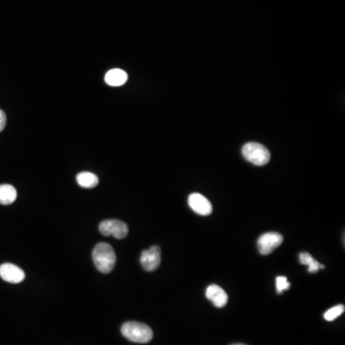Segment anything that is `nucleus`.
I'll return each instance as SVG.
<instances>
[{
  "mask_svg": "<svg viewBox=\"0 0 345 345\" xmlns=\"http://www.w3.org/2000/svg\"><path fill=\"white\" fill-rule=\"evenodd\" d=\"M233 345H244V344H233Z\"/></svg>",
  "mask_w": 345,
  "mask_h": 345,
  "instance_id": "obj_17",
  "label": "nucleus"
},
{
  "mask_svg": "<svg viewBox=\"0 0 345 345\" xmlns=\"http://www.w3.org/2000/svg\"><path fill=\"white\" fill-rule=\"evenodd\" d=\"M345 308L343 305H337L329 309L325 314H324V318L327 322H333L336 318H337L339 315L344 313Z\"/></svg>",
  "mask_w": 345,
  "mask_h": 345,
  "instance_id": "obj_14",
  "label": "nucleus"
},
{
  "mask_svg": "<svg viewBox=\"0 0 345 345\" xmlns=\"http://www.w3.org/2000/svg\"><path fill=\"white\" fill-rule=\"evenodd\" d=\"M128 80V74L125 71L119 68H114L109 71L106 76L105 81L108 85L111 86H123Z\"/></svg>",
  "mask_w": 345,
  "mask_h": 345,
  "instance_id": "obj_10",
  "label": "nucleus"
},
{
  "mask_svg": "<svg viewBox=\"0 0 345 345\" xmlns=\"http://www.w3.org/2000/svg\"><path fill=\"white\" fill-rule=\"evenodd\" d=\"M205 294H206L207 299L210 300L217 308H223L228 303V293L218 285H215V284L210 285L206 289Z\"/></svg>",
  "mask_w": 345,
  "mask_h": 345,
  "instance_id": "obj_9",
  "label": "nucleus"
},
{
  "mask_svg": "<svg viewBox=\"0 0 345 345\" xmlns=\"http://www.w3.org/2000/svg\"><path fill=\"white\" fill-rule=\"evenodd\" d=\"M92 258L95 266L103 274H110L116 264V254L110 243H98L93 250Z\"/></svg>",
  "mask_w": 345,
  "mask_h": 345,
  "instance_id": "obj_1",
  "label": "nucleus"
},
{
  "mask_svg": "<svg viewBox=\"0 0 345 345\" xmlns=\"http://www.w3.org/2000/svg\"><path fill=\"white\" fill-rule=\"evenodd\" d=\"M122 335L129 340L136 343H147L153 338V330L140 322H126L121 328Z\"/></svg>",
  "mask_w": 345,
  "mask_h": 345,
  "instance_id": "obj_2",
  "label": "nucleus"
},
{
  "mask_svg": "<svg viewBox=\"0 0 345 345\" xmlns=\"http://www.w3.org/2000/svg\"><path fill=\"white\" fill-rule=\"evenodd\" d=\"M188 204L193 211L202 216H208L213 211L211 203L199 193H194L189 196Z\"/></svg>",
  "mask_w": 345,
  "mask_h": 345,
  "instance_id": "obj_7",
  "label": "nucleus"
},
{
  "mask_svg": "<svg viewBox=\"0 0 345 345\" xmlns=\"http://www.w3.org/2000/svg\"><path fill=\"white\" fill-rule=\"evenodd\" d=\"M243 156L249 162L256 166H264L270 159L269 151L262 144L256 142L247 143L242 150Z\"/></svg>",
  "mask_w": 345,
  "mask_h": 345,
  "instance_id": "obj_3",
  "label": "nucleus"
},
{
  "mask_svg": "<svg viewBox=\"0 0 345 345\" xmlns=\"http://www.w3.org/2000/svg\"><path fill=\"white\" fill-rule=\"evenodd\" d=\"M299 262L302 265L308 266V270L311 274L316 273L319 268H325L323 265H321L308 252H301L299 254Z\"/></svg>",
  "mask_w": 345,
  "mask_h": 345,
  "instance_id": "obj_13",
  "label": "nucleus"
},
{
  "mask_svg": "<svg viewBox=\"0 0 345 345\" xmlns=\"http://www.w3.org/2000/svg\"><path fill=\"white\" fill-rule=\"evenodd\" d=\"M17 192L16 188L10 184L0 185V204L10 205L16 200Z\"/></svg>",
  "mask_w": 345,
  "mask_h": 345,
  "instance_id": "obj_11",
  "label": "nucleus"
},
{
  "mask_svg": "<svg viewBox=\"0 0 345 345\" xmlns=\"http://www.w3.org/2000/svg\"><path fill=\"white\" fill-rule=\"evenodd\" d=\"M283 243V236L277 232H267L259 238L257 242L259 252L262 255L273 253Z\"/></svg>",
  "mask_w": 345,
  "mask_h": 345,
  "instance_id": "obj_5",
  "label": "nucleus"
},
{
  "mask_svg": "<svg viewBox=\"0 0 345 345\" xmlns=\"http://www.w3.org/2000/svg\"><path fill=\"white\" fill-rule=\"evenodd\" d=\"M161 251L157 245L152 247L149 250L142 251L140 263L142 267L147 272H154L160 266Z\"/></svg>",
  "mask_w": 345,
  "mask_h": 345,
  "instance_id": "obj_6",
  "label": "nucleus"
},
{
  "mask_svg": "<svg viewBox=\"0 0 345 345\" xmlns=\"http://www.w3.org/2000/svg\"><path fill=\"white\" fill-rule=\"evenodd\" d=\"M99 230L104 236H113L116 239H124L129 233V228L124 221L107 220L99 225Z\"/></svg>",
  "mask_w": 345,
  "mask_h": 345,
  "instance_id": "obj_4",
  "label": "nucleus"
},
{
  "mask_svg": "<svg viewBox=\"0 0 345 345\" xmlns=\"http://www.w3.org/2000/svg\"><path fill=\"white\" fill-rule=\"evenodd\" d=\"M77 182L83 188H94L97 186L99 180L98 177L89 172H82L77 175Z\"/></svg>",
  "mask_w": 345,
  "mask_h": 345,
  "instance_id": "obj_12",
  "label": "nucleus"
},
{
  "mask_svg": "<svg viewBox=\"0 0 345 345\" xmlns=\"http://www.w3.org/2000/svg\"><path fill=\"white\" fill-rule=\"evenodd\" d=\"M290 284L287 277L285 276H277L276 278V290L278 293H282L283 290H289Z\"/></svg>",
  "mask_w": 345,
  "mask_h": 345,
  "instance_id": "obj_15",
  "label": "nucleus"
},
{
  "mask_svg": "<svg viewBox=\"0 0 345 345\" xmlns=\"http://www.w3.org/2000/svg\"><path fill=\"white\" fill-rule=\"evenodd\" d=\"M6 126V115L3 110H0V133L4 130Z\"/></svg>",
  "mask_w": 345,
  "mask_h": 345,
  "instance_id": "obj_16",
  "label": "nucleus"
},
{
  "mask_svg": "<svg viewBox=\"0 0 345 345\" xmlns=\"http://www.w3.org/2000/svg\"><path fill=\"white\" fill-rule=\"evenodd\" d=\"M0 277L6 282L17 284L23 281L25 274L20 267L6 263L0 266Z\"/></svg>",
  "mask_w": 345,
  "mask_h": 345,
  "instance_id": "obj_8",
  "label": "nucleus"
}]
</instances>
